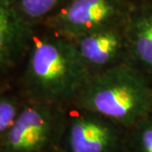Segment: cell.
<instances>
[{
    "mask_svg": "<svg viewBox=\"0 0 152 152\" xmlns=\"http://www.w3.org/2000/svg\"><path fill=\"white\" fill-rule=\"evenodd\" d=\"M41 27L34 29L26 54L22 91L26 101L67 106L91 74L71 39Z\"/></svg>",
    "mask_w": 152,
    "mask_h": 152,
    "instance_id": "1",
    "label": "cell"
},
{
    "mask_svg": "<svg viewBox=\"0 0 152 152\" xmlns=\"http://www.w3.org/2000/svg\"><path fill=\"white\" fill-rule=\"evenodd\" d=\"M72 41L91 75L129 63L125 24L102 29Z\"/></svg>",
    "mask_w": 152,
    "mask_h": 152,
    "instance_id": "6",
    "label": "cell"
},
{
    "mask_svg": "<svg viewBox=\"0 0 152 152\" xmlns=\"http://www.w3.org/2000/svg\"><path fill=\"white\" fill-rule=\"evenodd\" d=\"M129 63L152 78V2L137 0L125 23Z\"/></svg>",
    "mask_w": 152,
    "mask_h": 152,
    "instance_id": "8",
    "label": "cell"
},
{
    "mask_svg": "<svg viewBox=\"0 0 152 152\" xmlns=\"http://www.w3.org/2000/svg\"><path fill=\"white\" fill-rule=\"evenodd\" d=\"M137 0H68L40 26L75 39L102 29L124 25Z\"/></svg>",
    "mask_w": 152,
    "mask_h": 152,
    "instance_id": "4",
    "label": "cell"
},
{
    "mask_svg": "<svg viewBox=\"0 0 152 152\" xmlns=\"http://www.w3.org/2000/svg\"><path fill=\"white\" fill-rule=\"evenodd\" d=\"M25 102L10 93H0V145L13 126Z\"/></svg>",
    "mask_w": 152,
    "mask_h": 152,
    "instance_id": "11",
    "label": "cell"
},
{
    "mask_svg": "<svg viewBox=\"0 0 152 152\" xmlns=\"http://www.w3.org/2000/svg\"><path fill=\"white\" fill-rule=\"evenodd\" d=\"M130 137L126 138L132 152H152V111L129 129Z\"/></svg>",
    "mask_w": 152,
    "mask_h": 152,
    "instance_id": "10",
    "label": "cell"
},
{
    "mask_svg": "<svg viewBox=\"0 0 152 152\" xmlns=\"http://www.w3.org/2000/svg\"><path fill=\"white\" fill-rule=\"evenodd\" d=\"M70 104L128 130L152 111V85L132 64L124 63L91 75Z\"/></svg>",
    "mask_w": 152,
    "mask_h": 152,
    "instance_id": "2",
    "label": "cell"
},
{
    "mask_svg": "<svg viewBox=\"0 0 152 152\" xmlns=\"http://www.w3.org/2000/svg\"><path fill=\"white\" fill-rule=\"evenodd\" d=\"M68 0H15L16 7L24 20L35 28L42 26Z\"/></svg>",
    "mask_w": 152,
    "mask_h": 152,
    "instance_id": "9",
    "label": "cell"
},
{
    "mask_svg": "<svg viewBox=\"0 0 152 152\" xmlns=\"http://www.w3.org/2000/svg\"><path fill=\"white\" fill-rule=\"evenodd\" d=\"M66 106L25 101L0 152H60Z\"/></svg>",
    "mask_w": 152,
    "mask_h": 152,
    "instance_id": "3",
    "label": "cell"
},
{
    "mask_svg": "<svg viewBox=\"0 0 152 152\" xmlns=\"http://www.w3.org/2000/svg\"><path fill=\"white\" fill-rule=\"evenodd\" d=\"M34 29L19 13L15 0H0V75L26 54Z\"/></svg>",
    "mask_w": 152,
    "mask_h": 152,
    "instance_id": "7",
    "label": "cell"
},
{
    "mask_svg": "<svg viewBox=\"0 0 152 152\" xmlns=\"http://www.w3.org/2000/svg\"><path fill=\"white\" fill-rule=\"evenodd\" d=\"M125 131L99 114L69 104L60 152H123Z\"/></svg>",
    "mask_w": 152,
    "mask_h": 152,
    "instance_id": "5",
    "label": "cell"
}]
</instances>
